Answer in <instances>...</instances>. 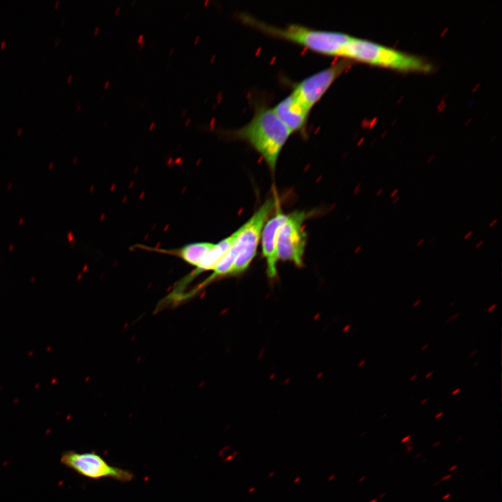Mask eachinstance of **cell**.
Wrapping results in <instances>:
<instances>
[{"instance_id": "obj_41", "label": "cell", "mask_w": 502, "mask_h": 502, "mask_svg": "<svg viewBox=\"0 0 502 502\" xmlns=\"http://www.w3.org/2000/svg\"><path fill=\"white\" fill-rule=\"evenodd\" d=\"M72 76H69L68 77V82L71 79Z\"/></svg>"}, {"instance_id": "obj_9", "label": "cell", "mask_w": 502, "mask_h": 502, "mask_svg": "<svg viewBox=\"0 0 502 502\" xmlns=\"http://www.w3.org/2000/svg\"><path fill=\"white\" fill-rule=\"evenodd\" d=\"M275 207L274 216L266 222L261 236L262 253L267 265L266 273L270 279L274 278L277 275L278 233L287 218V215L282 212L277 204Z\"/></svg>"}, {"instance_id": "obj_27", "label": "cell", "mask_w": 502, "mask_h": 502, "mask_svg": "<svg viewBox=\"0 0 502 502\" xmlns=\"http://www.w3.org/2000/svg\"><path fill=\"white\" fill-rule=\"evenodd\" d=\"M456 469H457V464H454L453 466H450V467L449 468V471H455Z\"/></svg>"}, {"instance_id": "obj_3", "label": "cell", "mask_w": 502, "mask_h": 502, "mask_svg": "<svg viewBox=\"0 0 502 502\" xmlns=\"http://www.w3.org/2000/svg\"><path fill=\"white\" fill-rule=\"evenodd\" d=\"M339 56L400 71L429 72L432 65L423 58L351 36Z\"/></svg>"}, {"instance_id": "obj_23", "label": "cell", "mask_w": 502, "mask_h": 502, "mask_svg": "<svg viewBox=\"0 0 502 502\" xmlns=\"http://www.w3.org/2000/svg\"><path fill=\"white\" fill-rule=\"evenodd\" d=\"M443 412H442V411L439 412L438 413H436L435 415L434 418H435V419H439V418H441L443 416Z\"/></svg>"}, {"instance_id": "obj_10", "label": "cell", "mask_w": 502, "mask_h": 502, "mask_svg": "<svg viewBox=\"0 0 502 502\" xmlns=\"http://www.w3.org/2000/svg\"><path fill=\"white\" fill-rule=\"evenodd\" d=\"M239 233L240 228L229 236L221 240L217 244H214L213 248L206 254L199 264L196 266V268L192 271L191 273L185 276L184 279L181 280L180 284L174 292L180 288L183 289L184 285L187 284L201 273L213 270L217 264L229 250Z\"/></svg>"}, {"instance_id": "obj_15", "label": "cell", "mask_w": 502, "mask_h": 502, "mask_svg": "<svg viewBox=\"0 0 502 502\" xmlns=\"http://www.w3.org/2000/svg\"><path fill=\"white\" fill-rule=\"evenodd\" d=\"M424 242H425V238H421L420 239H419V240L416 242V247H420V246L424 243Z\"/></svg>"}, {"instance_id": "obj_30", "label": "cell", "mask_w": 502, "mask_h": 502, "mask_svg": "<svg viewBox=\"0 0 502 502\" xmlns=\"http://www.w3.org/2000/svg\"><path fill=\"white\" fill-rule=\"evenodd\" d=\"M428 347H429V344H426L423 345V346L422 347V348H421V351H425Z\"/></svg>"}, {"instance_id": "obj_2", "label": "cell", "mask_w": 502, "mask_h": 502, "mask_svg": "<svg viewBox=\"0 0 502 502\" xmlns=\"http://www.w3.org/2000/svg\"><path fill=\"white\" fill-rule=\"evenodd\" d=\"M240 18L244 23L267 34L291 41L324 55L339 56L341 50L351 38L341 32L314 29L295 24L278 27L246 13L241 14Z\"/></svg>"}, {"instance_id": "obj_35", "label": "cell", "mask_w": 502, "mask_h": 502, "mask_svg": "<svg viewBox=\"0 0 502 502\" xmlns=\"http://www.w3.org/2000/svg\"><path fill=\"white\" fill-rule=\"evenodd\" d=\"M386 495V492H383V493H382L381 494H380L379 497L380 499H381V498L384 497Z\"/></svg>"}, {"instance_id": "obj_29", "label": "cell", "mask_w": 502, "mask_h": 502, "mask_svg": "<svg viewBox=\"0 0 502 502\" xmlns=\"http://www.w3.org/2000/svg\"><path fill=\"white\" fill-rule=\"evenodd\" d=\"M417 376H418V375H417V374H414V375H413V376H411V378L409 379V381H414V380H415V379H416L417 378Z\"/></svg>"}, {"instance_id": "obj_17", "label": "cell", "mask_w": 502, "mask_h": 502, "mask_svg": "<svg viewBox=\"0 0 502 502\" xmlns=\"http://www.w3.org/2000/svg\"><path fill=\"white\" fill-rule=\"evenodd\" d=\"M452 474H448V475H446V476H444L443 477H442V478H441L440 481H441V482H443V481L449 480L450 478H452Z\"/></svg>"}, {"instance_id": "obj_11", "label": "cell", "mask_w": 502, "mask_h": 502, "mask_svg": "<svg viewBox=\"0 0 502 502\" xmlns=\"http://www.w3.org/2000/svg\"><path fill=\"white\" fill-rule=\"evenodd\" d=\"M213 245L211 243L198 242L188 244L176 250L161 251L178 257L185 262L197 266Z\"/></svg>"}, {"instance_id": "obj_1", "label": "cell", "mask_w": 502, "mask_h": 502, "mask_svg": "<svg viewBox=\"0 0 502 502\" xmlns=\"http://www.w3.org/2000/svg\"><path fill=\"white\" fill-rule=\"evenodd\" d=\"M291 132L273 107L257 104L251 120L243 126L225 132L228 137L248 142L259 152L271 171H274L280 151Z\"/></svg>"}, {"instance_id": "obj_19", "label": "cell", "mask_w": 502, "mask_h": 502, "mask_svg": "<svg viewBox=\"0 0 502 502\" xmlns=\"http://www.w3.org/2000/svg\"><path fill=\"white\" fill-rule=\"evenodd\" d=\"M411 435H408V436H404V437L401 440V443H406V442L409 441V439H411Z\"/></svg>"}, {"instance_id": "obj_21", "label": "cell", "mask_w": 502, "mask_h": 502, "mask_svg": "<svg viewBox=\"0 0 502 502\" xmlns=\"http://www.w3.org/2000/svg\"><path fill=\"white\" fill-rule=\"evenodd\" d=\"M400 197L396 196L395 197H394L393 200L392 201V204H396L400 201Z\"/></svg>"}, {"instance_id": "obj_12", "label": "cell", "mask_w": 502, "mask_h": 502, "mask_svg": "<svg viewBox=\"0 0 502 502\" xmlns=\"http://www.w3.org/2000/svg\"><path fill=\"white\" fill-rule=\"evenodd\" d=\"M459 316V313H455V314H454L452 317H450L446 321V323L448 324V323L454 321V320L456 319Z\"/></svg>"}, {"instance_id": "obj_26", "label": "cell", "mask_w": 502, "mask_h": 502, "mask_svg": "<svg viewBox=\"0 0 502 502\" xmlns=\"http://www.w3.org/2000/svg\"><path fill=\"white\" fill-rule=\"evenodd\" d=\"M420 303V299H418V300H416V301L413 303V307H417Z\"/></svg>"}, {"instance_id": "obj_13", "label": "cell", "mask_w": 502, "mask_h": 502, "mask_svg": "<svg viewBox=\"0 0 502 502\" xmlns=\"http://www.w3.org/2000/svg\"><path fill=\"white\" fill-rule=\"evenodd\" d=\"M398 192H399V189H398V188H395V189L390 192V198H394V197H395L396 196H397Z\"/></svg>"}, {"instance_id": "obj_16", "label": "cell", "mask_w": 502, "mask_h": 502, "mask_svg": "<svg viewBox=\"0 0 502 502\" xmlns=\"http://www.w3.org/2000/svg\"><path fill=\"white\" fill-rule=\"evenodd\" d=\"M483 244H484V241H483V240H480V241H479L474 245V248H475L476 249H478V248H480Z\"/></svg>"}, {"instance_id": "obj_6", "label": "cell", "mask_w": 502, "mask_h": 502, "mask_svg": "<svg viewBox=\"0 0 502 502\" xmlns=\"http://www.w3.org/2000/svg\"><path fill=\"white\" fill-rule=\"evenodd\" d=\"M307 215L305 211H297L287 215L278 233L277 243L278 259L290 261L298 267L303 266L307 241L303 222Z\"/></svg>"}, {"instance_id": "obj_8", "label": "cell", "mask_w": 502, "mask_h": 502, "mask_svg": "<svg viewBox=\"0 0 502 502\" xmlns=\"http://www.w3.org/2000/svg\"><path fill=\"white\" fill-rule=\"evenodd\" d=\"M275 114L292 132L306 135V126L310 109L292 91L280 100L274 107Z\"/></svg>"}, {"instance_id": "obj_5", "label": "cell", "mask_w": 502, "mask_h": 502, "mask_svg": "<svg viewBox=\"0 0 502 502\" xmlns=\"http://www.w3.org/2000/svg\"><path fill=\"white\" fill-rule=\"evenodd\" d=\"M61 462L79 475L92 480L112 478L126 482L134 478L131 471L110 465L95 451L78 452L68 450L62 453Z\"/></svg>"}, {"instance_id": "obj_34", "label": "cell", "mask_w": 502, "mask_h": 502, "mask_svg": "<svg viewBox=\"0 0 502 502\" xmlns=\"http://www.w3.org/2000/svg\"><path fill=\"white\" fill-rule=\"evenodd\" d=\"M477 350L473 351V352L470 354V357H473V355L476 354Z\"/></svg>"}, {"instance_id": "obj_32", "label": "cell", "mask_w": 502, "mask_h": 502, "mask_svg": "<svg viewBox=\"0 0 502 502\" xmlns=\"http://www.w3.org/2000/svg\"><path fill=\"white\" fill-rule=\"evenodd\" d=\"M440 444H441V441H437L436 442H435V443L433 444V446H434V447H437V446H438L439 445H440Z\"/></svg>"}, {"instance_id": "obj_31", "label": "cell", "mask_w": 502, "mask_h": 502, "mask_svg": "<svg viewBox=\"0 0 502 502\" xmlns=\"http://www.w3.org/2000/svg\"><path fill=\"white\" fill-rule=\"evenodd\" d=\"M427 401H428V398L426 397L420 402V404H422V405L425 404Z\"/></svg>"}, {"instance_id": "obj_40", "label": "cell", "mask_w": 502, "mask_h": 502, "mask_svg": "<svg viewBox=\"0 0 502 502\" xmlns=\"http://www.w3.org/2000/svg\"><path fill=\"white\" fill-rule=\"evenodd\" d=\"M439 483V482H436V483H434V486H436Z\"/></svg>"}, {"instance_id": "obj_33", "label": "cell", "mask_w": 502, "mask_h": 502, "mask_svg": "<svg viewBox=\"0 0 502 502\" xmlns=\"http://www.w3.org/2000/svg\"><path fill=\"white\" fill-rule=\"evenodd\" d=\"M413 448V446H407V452H410Z\"/></svg>"}, {"instance_id": "obj_18", "label": "cell", "mask_w": 502, "mask_h": 502, "mask_svg": "<svg viewBox=\"0 0 502 502\" xmlns=\"http://www.w3.org/2000/svg\"><path fill=\"white\" fill-rule=\"evenodd\" d=\"M497 222H498V219H497V218H495V219H494L492 221L490 222V223L489 224L488 227H489V228H492V227H493Z\"/></svg>"}, {"instance_id": "obj_37", "label": "cell", "mask_w": 502, "mask_h": 502, "mask_svg": "<svg viewBox=\"0 0 502 502\" xmlns=\"http://www.w3.org/2000/svg\"><path fill=\"white\" fill-rule=\"evenodd\" d=\"M377 501H378L377 499H374L371 500L370 502H377Z\"/></svg>"}, {"instance_id": "obj_20", "label": "cell", "mask_w": 502, "mask_h": 502, "mask_svg": "<svg viewBox=\"0 0 502 502\" xmlns=\"http://www.w3.org/2000/svg\"><path fill=\"white\" fill-rule=\"evenodd\" d=\"M496 306H497V305L495 304V303L493 304V305H492L487 309V312H492L496 307Z\"/></svg>"}, {"instance_id": "obj_7", "label": "cell", "mask_w": 502, "mask_h": 502, "mask_svg": "<svg viewBox=\"0 0 502 502\" xmlns=\"http://www.w3.org/2000/svg\"><path fill=\"white\" fill-rule=\"evenodd\" d=\"M351 62L342 59L319 70L294 85L293 91L310 110Z\"/></svg>"}, {"instance_id": "obj_22", "label": "cell", "mask_w": 502, "mask_h": 502, "mask_svg": "<svg viewBox=\"0 0 502 502\" xmlns=\"http://www.w3.org/2000/svg\"><path fill=\"white\" fill-rule=\"evenodd\" d=\"M383 188H379V190H377V191H376V195L377 197H379L380 195H381V194L383 193Z\"/></svg>"}, {"instance_id": "obj_14", "label": "cell", "mask_w": 502, "mask_h": 502, "mask_svg": "<svg viewBox=\"0 0 502 502\" xmlns=\"http://www.w3.org/2000/svg\"><path fill=\"white\" fill-rule=\"evenodd\" d=\"M473 234V231H469L463 236L464 240H468L472 236Z\"/></svg>"}, {"instance_id": "obj_39", "label": "cell", "mask_w": 502, "mask_h": 502, "mask_svg": "<svg viewBox=\"0 0 502 502\" xmlns=\"http://www.w3.org/2000/svg\"><path fill=\"white\" fill-rule=\"evenodd\" d=\"M5 43H6V42H5V41H3L2 43H1V47H3L4 45H5Z\"/></svg>"}, {"instance_id": "obj_25", "label": "cell", "mask_w": 502, "mask_h": 502, "mask_svg": "<svg viewBox=\"0 0 502 502\" xmlns=\"http://www.w3.org/2000/svg\"><path fill=\"white\" fill-rule=\"evenodd\" d=\"M450 496H451L450 494H446V495L442 496V500L446 501V500L448 499L450 497Z\"/></svg>"}, {"instance_id": "obj_28", "label": "cell", "mask_w": 502, "mask_h": 502, "mask_svg": "<svg viewBox=\"0 0 502 502\" xmlns=\"http://www.w3.org/2000/svg\"><path fill=\"white\" fill-rule=\"evenodd\" d=\"M432 374H433V372H428L427 374H425V379H428V378H429Z\"/></svg>"}, {"instance_id": "obj_38", "label": "cell", "mask_w": 502, "mask_h": 502, "mask_svg": "<svg viewBox=\"0 0 502 502\" xmlns=\"http://www.w3.org/2000/svg\"><path fill=\"white\" fill-rule=\"evenodd\" d=\"M434 239H436V238H432V239H431L432 241H431L429 243H432V242H434Z\"/></svg>"}, {"instance_id": "obj_4", "label": "cell", "mask_w": 502, "mask_h": 502, "mask_svg": "<svg viewBox=\"0 0 502 502\" xmlns=\"http://www.w3.org/2000/svg\"><path fill=\"white\" fill-rule=\"evenodd\" d=\"M277 204V200L275 197L266 199L249 220L240 227V233L234 242L237 257L231 275L243 273L250 266L256 255L263 227Z\"/></svg>"}, {"instance_id": "obj_24", "label": "cell", "mask_w": 502, "mask_h": 502, "mask_svg": "<svg viewBox=\"0 0 502 502\" xmlns=\"http://www.w3.org/2000/svg\"><path fill=\"white\" fill-rule=\"evenodd\" d=\"M460 390H461V389L459 388L455 389V390L452 392V395L454 396V395H457V393H459L460 392Z\"/></svg>"}, {"instance_id": "obj_42", "label": "cell", "mask_w": 502, "mask_h": 502, "mask_svg": "<svg viewBox=\"0 0 502 502\" xmlns=\"http://www.w3.org/2000/svg\"><path fill=\"white\" fill-rule=\"evenodd\" d=\"M454 303H455V301H453V302L450 304V305H453Z\"/></svg>"}, {"instance_id": "obj_36", "label": "cell", "mask_w": 502, "mask_h": 502, "mask_svg": "<svg viewBox=\"0 0 502 502\" xmlns=\"http://www.w3.org/2000/svg\"><path fill=\"white\" fill-rule=\"evenodd\" d=\"M365 479V476H363L360 478L359 482H363Z\"/></svg>"}]
</instances>
